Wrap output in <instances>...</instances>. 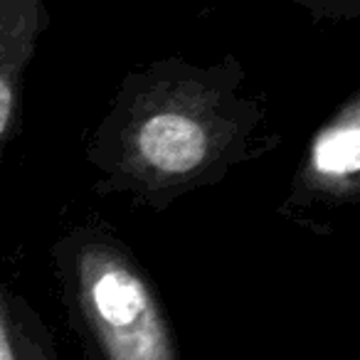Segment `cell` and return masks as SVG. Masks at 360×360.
Masks as SVG:
<instances>
[{"instance_id": "cell-1", "label": "cell", "mask_w": 360, "mask_h": 360, "mask_svg": "<svg viewBox=\"0 0 360 360\" xmlns=\"http://www.w3.org/2000/svg\"><path fill=\"white\" fill-rule=\"evenodd\" d=\"M247 82L235 55L212 65L160 57L126 72L84 143L94 193L165 212L279 148L266 96Z\"/></svg>"}, {"instance_id": "cell-2", "label": "cell", "mask_w": 360, "mask_h": 360, "mask_svg": "<svg viewBox=\"0 0 360 360\" xmlns=\"http://www.w3.org/2000/svg\"><path fill=\"white\" fill-rule=\"evenodd\" d=\"M62 306L89 360H183L153 279L106 222H79L50 247Z\"/></svg>"}, {"instance_id": "cell-3", "label": "cell", "mask_w": 360, "mask_h": 360, "mask_svg": "<svg viewBox=\"0 0 360 360\" xmlns=\"http://www.w3.org/2000/svg\"><path fill=\"white\" fill-rule=\"evenodd\" d=\"M360 200V91L348 94L338 109L314 131L294 173L289 198L279 212L304 222L316 210H338Z\"/></svg>"}, {"instance_id": "cell-4", "label": "cell", "mask_w": 360, "mask_h": 360, "mask_svg": "<svg viewBox=\"0 0 360 360\" xmlns=\"http://www.w3.org/2000/svg\"><path fill=\"white\" fill-rule=\"evenodd\" d=\"M47 25V0H0V163L20 129L25 77Z\"/></svg>"}, {"instance_id": "cell-5", "label": "cell", "mask_w": 360, "mask_h": 360, "mask_svg": "<svg viewBox=\"0 0 360 360\" xmlns=\"http://www.w3.org/2000/svg\"><path fill=\"white\" fill-rule=\"evenodd\" d=\"M13 319H15V333L22 360H60L55 338L42 316L32 309L30 301L18 294H13Z\"/></svg>"}, {"instance_id": "cell-6", "label": "cell", "mask_w": 360, "mask_h": 360, "mask_svg": "<svg viewBox=\"0 0 360 360\" xmlns=\"http://www.w3.org/2000/svg\"><path fill=\"white\" fill-rule=\"evenodd\" d=\"M286 3L304 8L314 20L350 22L360 18V0H286Z\"/></svg>"}, {"instance_id": "cell-7", "label": "cell", "mask_w": 360, "mask_h": 360, "mask_svg": "<svg viewBox=\"0 0 360 360\" xmlns=\"http://www.w3.org/2000/svg\"><path fill=\"white\" fill-rule=\"evenodd\" d=\"M0 360H22L13 319V291L0 279Z\"/></svg>"}]
</instances>
